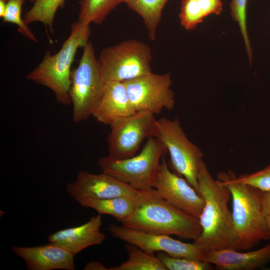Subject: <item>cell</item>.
Returning <instances> with one entry per match:
<instances>
[{"label":"cell","mask_w":270,"mask_h":270,"mask_svg":"<svg viewBox=\"0 0 270 270\" xmlns=\"http://www.w3.org/2000/svg\"><path fill=\"white\" fill-rule=\"evenodd\" d=\"M123 82L136 112L147 111L155 115L164 108L171 110L174 106V94L170 88L172 82L168 73L152 72Z\"/></svg>","instance_id":"10"},{"label":"cell","mask_w":270,"mask_h":270,"mask_svg":"<svg viewBox=\"0 0 270 270\" xmlns=\"http://www.w3.org/2000/svg\"><path fill=\"white\" fill-rule=\"evenodd\" d=\"M122 224L145 232L194 240L202 232L199 219L158 196L153 188L141 192L134 199L132 216Z\"/></svg>","instance_id":"2"},{"label":"cell","mask_w":270,"mask_h":270,"mask_svg":"<svg viewBox=\"0 0 270 270\" xmlns=\"http://www.w3.org/2000/svg\"><path fill=\"white\" fill-rule=\"evenodd\" d=\"M124 0H79L80 11L77 22L90 26L91 23L101 24Z\"/></svg>","instance_id":"21"},{"label":"cell","mask_w":270,"mask_h":270,"mask_svg":"<svg viewBox=\"0 0 270 270\" xmlns=\"http://www.w3.org/2000/svg\"><path fill=\"white\" fill-rule=\"evenodd\" d=\"M106 230L114 237L135 245L150 254L162 252L173 257L204 260L205 252L194 242H184L170 236L145 232L114 224H109Z\"/></svg>","instance_id":"11"},{"label":"cell","mask_w":270,"mask_h":270,"mask_svg":"<svg viewBox=\"0 0 270 270\" xmlns=\"http://www.w3.org/2000/svg\"><path fill=\"white\" fill-rule=\"evenodd\" d=\"M128 258L119 266L108 268V270H167L157 256L148 254L138 246L125 244Z\"/></svg>","instance_id":"22"},{"label":"cell","mask_w":270,"mask_h":270,"mask_svg":"<svg viewBox=\"0 0 270 270\" xmlns=\"http://www.w3.org/2000/svg\"><path fill=\"white\" fill-rule=\"evenodd\" d=\"M136 112L130 104L124 82H108L94 107L92 116L98 122L110 126Z\"/></svg>","instance_id":"16"},{"label":"cell","mask_w":270,"mask_h":270,"mask_svg":"<svg viewBox=\"0 0 270 270\" xmlns=\"http://www.w3.org/2000/svg\"><path fill=\"white\" fill-rule=\"evenodd\" d=\"M217 177L231 194L232 221L238 238L236 250H248L270 239L261 191L237 181L231 170L220 172Z\"/></svg>","instance_id":"3"},{"label":"cell","mask_w":270,"mask_h":270,"mask_svg":"<svg viewBox=\"0 0 270 270\" xmlns=\"http://www.w3.org/2000/svg\"><path fill=\"white\" fill-rule=\"evenodd\" d=\"M198 182L204 204L199 217L202 232L194 242L204 252L236 250L238 238L228 207L230 190L220 180L213 178L203 160L199 165Z\"/></svg>","instance_id":"1"},{"label":"cell","mask_w":270,"mask_h":270,"mask_svg":"<svg viewBox=\"0 0 270 270\" xmlns=\"http://www.w3.org/2000/svg\"><path fill=\"white\" fill-rule=\"evenodd\" d=\"M28 0V2H30L31 3H34V2H35L36 0Z\"/></svg>","instance_id":"32"},{"label":"cell","mask_w":270,"mask_h":270,"mask_svg":"<svg viewBox=\"0 0 270 270\" xmlns=\"http://www.w3.org/2000/svg\"><path fill=\"white\" fill-rule=\"evenodd\" d=\"M248 0H232L230 4V14L233 20L239 25L242 34L249 61L252 60L251 48L246 24V7Z\"/></svg>","instance_id":"26"},{"label":"cell","mask_w":270,"mask_h":270,"mask_svg":"<svg viewBox=\"0 0 270 270\" xmlns=\"http://www.w3.org/2000/svg\"><path fill=\"white\" fill-rule=\"evenodd\" d=\"M66 188L70 196L76 202L86 198L126 196L134 199L142 192L107 173L94 174L87 170L79 171L76 180L68 183Z\"/></svg>","instance_id":"13"},{"label":"cell","mask_w":270,"mask_h":270,"mask_svg":"<svg viewBox=\"0 0 270 270\" xmlns=\"http://www.w3.org/2000/svg\"><path fill=\"white\" fill-rule=\"evenodd\" d=\"M168 0H124L123 3L140 16L143 20L149 38L154 40L163 10Z\"/></svg>","instance_id":"20"},{"label":"cell","mask_w":270,"mask_h":270,"mask_svg":"<svg viewBox=\"0 0 270 270\" xmlns=\"http://www.w3.org/2000/svg\"><path fill=\"white\" fill-rule=\"evenodd\" d=\"M158 258L161 260L167 270H210L212 264L200 260L186 258H177L159 252Z\"/></svg>","instance_id":"25"},{"label":"cell","mask_w":270,"mask_h":270,"mask_svg":"<svg viewBox=\"0 0 270 270\" xmlns=\"http://www.w3.org/2000/svg\"><path fill=\"white\" fill-rule=\"evenodd\" d=\"M156 136L168 152L173 170L199 194L198 174L203 152L188 140L178 118H162L156 120Z\"/></svg>","instance_id":"8"},{"label":"cell","mask_w":270,"mask_h":270,"mask_svg":"<svg viewBox=\"0 0 270 270\" xmlns=\"http://www.w3.org/2000/svg\"><path fill=\"white\" fill-rule=\"evenodd\" d=\"M134 199L126 196L108 198H81L77 202L83 207L94 209L101 215H110L122 223L132 216Z\"/></svg>","instance_id":"19"},{"label":"cell","mask_w":270,"mask_h":270,"mask_svg":"<svg viewBox=\"0 0 270 270\" xmlns=\"http://www.w3.org/2000/svg\"><path fill=\"white\" fill-rule=\"evenodd\" d=\"M8 0H0V16L2 18L4 14Z\"/></svg>","instance_id":"30"},{"label":"cell","mask_w":270,"mask_h":270,"mask_svg":"<svg viewBox=\"0 0 270 270\" xmlns=\"http://www.w3.org/2000/svg\"><path fill=\"white\" fill-rule=\"evenodd\" d=\"M150 46L137 40H128L102 50L98 58L103 79L124 82L152 72Z\"/></svg>","instance_id":"6"},{"label":"cell","mask_w":270,"mask_h":270,"mask_svg":"<svg viewBox=\"0 0 270 270\" xmlns=\"http://www.w3.org/2000/svg\"><path fill=\"white\" fill-rule=\"evenodd\" d=\"M222 10V0H182L179 18L186 30L194 29L211 14L219 15Z\"/></svg>","instance_id":"18"},{"label":"cell","mask_w":270,"mask_h":270,"mask_svg":"<svg viewBox=\"0 0 270 270\" xmlns=\"http://www.w3.org/2000/svg\"><path fill=\"white\" fill-rule=\"evenodd\" d=\"M266 222L270 239V214L266 216Z\"/></svg>","instance_id":"31"},{"label":"cell","mask_w":270,"mask_h":270,"mask_svg":"<svg viewBox=\"0 0 270 270\" xmlns=\"http://www.w3.org/2000/svg\"><path fill=\"white\" fill-rule=\"evenodd\" d=\"M84 270H108L101 262L96 260H92L87 263L84 268Z\"/></svg>","instance_id":"29"},{"label":"cell","mask_w":270,"mask_h":270,"mask_svg":"<svg viewBox=\"0 0 270 270\" xmlns=\"http://www.w3.org/2000/svg\"><path fill=\"white\" fill-rule=\"evenodd\" d=\"M156 122L152 113L140 111L110 126L108 156L116 160L132 156L144 139L156 136Z\"/></svg>","instance_id":"9"},{"label":"cell","mask_w":270,"mask_h":270,"mask_svg":"<svg viewBox=\"0 0 270 270\" xmlns=\"http://www.w3.org/2000/svg\"><path fill=\"white\" fill-rule=\"evenodd\" d=\"M106 84L92 44L88 42L78 66L71 72L69 93L74 122L84 121L92 116Z\"/></svg>","instance_id":"7"},{"label":"cell","mask_w":270,"mask_h":270,"mask_svg":"<svg viewBox=\"0 0 270 270\" xmlns=\"http://www.w3.org/2000/svg\"><path fill=\"white\" fill-rule=\"evenodd\" d=\"M168 152L157 136L147 138L140 153L123 160L110 156L99 158L97 164L102 172L107 173L137 190L152 188L161 160Z\"/></svg>","instance_id":"5"},{"label":"cell","mask_w":270,"mask_h":270,"mask_svg":"<svg viewBox=\"0 0 270 270\" xmlns=\"http://www.w3.org/2000/svg\"><path fill=\"white\" fill-rule=\"evenodd\" d=\"M64 2V0H36L25 14L24 20L27 24L40 22L52 32L56 13Z\"/></svg>","instance_id":"23"},{"label":"cell","mask_w":270,"mask_h":270,"mask_svg":"<svg viewBox=\"0 0 270 270\" xmlns=\"http://www.w3.org/2000/svg\"><path fill=\"white\" fill-rule=\"evenodd\" d=\"M11 250L24 260L28 270H75L74 255L53 243L28 247L14 246Z\"/></svg>","instance_id":"14"},{"label":"cell","mask_w":270,"mask_h":270,"mask_svg":"<svg viewBox=\"0 0 270 270\" xmlns=\"http://www.w3.org/2000/svg\"><path fill=\"white\" fill-rule=\"evenodd\" d=\"M26 0H8L6 11L3 16L4 22L16 24L18 30L24 38L32 42H38V40L34 33L22 18V5Z\"/></svg>","instance_id":"24"},{"label":"cell","mask_w":270,"mask_h":270,"mask_svg":"<svg viewBox=\"0 0 270 270\" xmlns=\"http://www.w3.org/2000/svg\"><path fill=\"white\" fill-rule=\"evenodd\" d=\"M152 188L158 196L199 219L204 204L203 198L185 178L170 170L164 156Z\"/></svg>","instance_id":"12"},{"label":"cell","mask_w":270,"mask_h":270,"mask_svg":"<svg viewBox=\"0 0 270 270\" xmlns=\"http://www.w3.org/2000/svg\"><path fill=\"white\" fill-rule=\"evenodd\" d=\"M90 33V26L78 22L74 23L69 36L59 51L52 54L47 50L41 62L26 78L50 90L58 103L70 104L71 66L78 49L88 42Z\"/></svg>","instance_id":"4"},{"label":"cell","mask_w":270,"mask_h":270,"mask_svg":"<svg viewBox=\"0 0 270 270\" xmlns=\"http://www.w3.org/2000/svg\"><path fill=\"white\" fill-rule=\"evenodd\" d=\"M237 181L250 185L262 192L270 190V164L264 168L250 174L236 176Z\"/></svg>","instance_id":"27"},{"label":"cell","mask_w":270,"mask_h":270,"mask_svg":"<svg viewBox=\"0 0 270 270\" xmlns=\"http://www.w3.org/2000/svg\"><path fill=\"white\" fill-rule=\"evenodd\" d=\"M261 198L266 216L270 214V190L261 191Z\"/></svg>","instance_id":"28"},{"label":"cell","mask_w":270,"mask_h":270,"mask_svg":"<svg viewBox=\"0 0 270 270\" xmlns=\"http://www.w3.org/2000/svg\"><path fill=\"white\" fill-rule=\"evenodd\" d=\"M204 261L222 270H252L270 262V244L250 252L224 248L205 252Z\"/></svg>","instance_id":"17"},{"label":"cell","mask_w":270,"mask_h":270,"mask_svg":"<svg viewBox=\"0 0 270 270\" xmlns=\"http://www.w3.org/2000/svg\"><path fill=\"white\" fill-rule=\"evenodd\" d=\"M102 224L101 214H98L79 226L64 228L50 234L48 241L75 255L88 246L100 244L104 240L106 235L100 230Z\"/></svg>","instance_id":"15"}]
</instances>
